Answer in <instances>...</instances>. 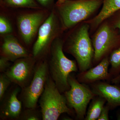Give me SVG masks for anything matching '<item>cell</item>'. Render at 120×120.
Returning <instances> with one entry per match:
<instances>
[{
  "instance_id": "1",
  "label": "cell",
  "mask_w": 120,
  "mask_h": 120,
  "mask_svg": "<svg viewBox=\"0 0 120 120\" xmlns=\"http://www.w3.org/2000/svg\"><path fill=\"white\" fill-rule=\"evenodd\" d=\"M90 28L88 23L82 22L71 29L63 40L64 52L75 58L79 72L93 67L94 49L89 35Z\"/></svg>"
},
{
  "instance_id": "2",
  "label": "cell",
  "mask_w": 120,
  "mask_h": 120,
  "mask_svg": "<svg viewBox=\"0 0 120 120\" xmlns=\"http://www.w3.org/2000/svg\"><path fill=\"white\" fill-rule=\"evenodd\" d=\"M102 4V0H64L56 2L54 8L64 31L87 20Z\"/></svg>"
},
{
  "instance_id": "3",
  "label": "cell",
  "mask_w": 120,
  "mask_h": 120,
  "mask_svg": "<svg viewBox=\"0 0 120 120\" xmlns=\"http://www.w3.org/2000/svg\"><path fill=\"white\" fill-rule=\"evenodd\" d=\"M63 45V39L60 37L56 38L51 45L47 59L50 76L62 94L70 89L69 75L79 71L75 60H70L65 55Z\"/></svg>"
},
{
  "instance_id": "4",
  "label": "cell",
  "mask_w": 120,
  "mask_h": 120,
  "mask_svg": "<svg viewBox=\"0 0 120 120\" xmlns=\"http://www.w3.org/2000/svg\"><path fill=\"white\" fill-rule=\"evenodd\" d=\"M62 94L49 75L38 101L42 120H57L64 113L75 116V111L69 107Z\"/></svg>"
},
{
  "instance_id": "5",
  "label": "cell",
  "mask_w": 120,
  "mask_h": 120,
  "mask_svg": "<svg viewBox=\"0 0 120 120\" xmlns=\"http://www.w3.org/2000/svg\"><path fill=\"white\" fill-rule=\"evenodd\" d=\"M63 32L60 20L53 8L39 28L33 45V56L37 61L47 57L54 41Z\"/></svg>"
},
{
  "instance_id": "6",
  "label": "cell",
  "mask_w": 120,
  "mask_h": 120,
  "mask_svg": "<svg viewBox=\"0 0 120 120\" xmlns=\"http://www.w3.org/2000/svg\"><path fill=\"white\" fill-rule=\"evenodd\" d=\"M91 39L94 49L93 67L120 46V31L110 22L105 21L99 26Z\"/></svg>"
},
{
  "instance_id": "7",
  "label": "cell",
  "mask_w": 120,
  "mask_h": 120,
  "mask_svg": "<svg viewBox=\"0 0 120 120\" xmlns=\"http://www.w3.org/2000/svg\"><path fill=\"white\" fill-rule=\"evenodd\" d=\"M49 75L47 58L37 61L34 76L30 83L21 90L19 98L25 108H35L45 89Z\"/></svg>"
},
{
  "instance_id": "8",
  "label": "cell",
  "mask_w": 120,
  "mask_h": 120,
  "mask_svg": "<svg viewBox=\"0 0 120 120\" xmlns=\"http://www.w3.org/2000/svg\"><path fill=\"white\" fill-rule=\"evenodd\" d=\"M68 80L70 88L64 93L67 104L75 111L76 120H84L88 104L97 95L90 87L79 82L76 77L71 74L69 76Z\"/></svg>"
},
{
  "instance_id": "9",
  "label": "cell",
  "mask_w": 120,
  "mask_h": 120,
  "mask_svg": "<svg viewBox=\"0 0 120 120\" xmlns=\"http://www.w3.org/2000/svg\"><path fill=\"white\" fill-rule=\"evenodd\" d=\"M46 9H40L38 12L25 13L17 18V28L20 37L26 45H30L39 29L49 15Z\"/></svg>"
},
{
  "instance_id": "10",
  "label": "cell",
  "mask_w": 120,
  "mask_h": 120,
  "mask_svg": "<svg viewBox=\"0 0 120 120\" xmlns=\"http://www.w3.org/2000/svg\"><path fill=\"white\" fill-rule=\"evenodd\" d=\"M37 61L33 56L19 58L13 62L4 73L12 83L23 89L31 81Z\"/></svg>"
},
{
  "instance_id": "11",
  "label": "cell",
  "mask_w": 120,
  "mask_h": 120,
  "mask_svg": "<svg viewBox=\"0 0 120 120\" xmlns=\"http://www.w3.org/2000/svg\"><path fill=\"white\" fill-rule=\"evenodd\" d=\"M21 90L15 84L7 91L0 101V120H19L22 111V103L19 98Z\"/></svg>"
},
{
  "instance_id": "12",
  "label": "cell",
  "mask_w": 120,
  "mask_h": 120,
  "mask_svg": "<svg viewBox=\"0 0 120 120\" xmlns=\"http://www.w3.org/2000/svg\"><path fill=\"white\" fill-rule=\"evenodd\" d=\"M109 56L106 57L95 66L79 72L76 77L79 82L86 84L100 81L110 82L112 79L109 72Z\"/></svg>"
},
{
  "instance_id": "13",
  "label": "cell",
  "mask_w": 120,
  "mask_h": 120,
  "mask_svg": "<svg viewBox=\"0 0 120 120\" xmlns=\"http://www.w3.org/2000/svg\"><path fill=\"white\" fill-rule=\"evenodd\" d=\"M89 86L97 96L106 101L111 110L120 106V86L110 84L106 81H100L89 84Z\"/></svg>"
},
{
  "instance_id": "14",
  "label": "cell",
  "mask_w": 120,
  "mask_h": 120,
  "mask_svg": "<svg viewBox=\"0 0 120 120\" xmlns=\"http://www.w3.org/2000/svg\"><path fill=\"white\" fill-rule=\"evenodd\" d=\"M3 41L0 47V56L14 62L16 60L32 56L19 40L12 34L2 36Z\"/></svg>"
},
{
  "instance_id": "15",
  "label": "cell",
  "mask_w": 120,
  "mask_h": 120,
  "mask_svg": "<svg viewBox=\"0 0 120 120\" xmlns=\"http://www.w3.org/2000/svg\"><path fill=\"white\" fill-rule=\"evenodd\" d=\"M102 5L101 11L97 15L91 19L85 21L92 29L97 28L120 10V0H102Z\"/></svg>"
},
{
  "instance_id": "16",
  "label": "cell",
  "mask_w": 120,
  "mask_h": 120,
  "mask_svg": "<svg viewBox=\"0 0 120 120\" xmlns=\"http://www.w3.org/2000/svg\"><path fill=\"white\" fill-rule=\"evenodd\" d=\"M106 102L103 98L95 97L90 104L84 120H98Z\"/></svg>"
},
{
  "instance_id": "17",
  "label": "cell",
  "mask_w": 120,
  "mask_h": 120,
  "mask_svg": "<svg viewBox=\"0 0 120 120\" xmlns=\"http://www.w3.org/2000/svg\"><path fill=\"white\" fill-rule=\"evenodd\" d=\"M1 7L9 8H27L44 9L39 4L36 0H0Z\"/></svg>"
},
{
  "instance_id": "18",
  "label": "cell",
  "mask_w": 120,
  "mask_h": 120,
  "mask_svg": "<svg viewBox=\"0 0 120 120\" xmlns=\"http://www.w3.org/2000/svg\"><path fill=\"white\" fill-rule=\"evenodd\" d=\"M109 60L111 66L109 72L112 80L120 74V46L110 53Z\"/></svg>"
},
{
  "instance_id": "19",
  "label": "cell",
  "mask_w": 120,
  "mask_h": 120,
  "mask_svg": "<svg viewBox=\"0 0 120 120\" xmlns=\"http://www.w3.org/2000/svg\"><path fill=\"white\" fill-rule=\"evenodd\" d=\"M22 110L19 120H42L41 112H39L35 108H25Z\"/></svg>"
},
{
  "instance_id": "20",
  "label": "cell",
  "mask_w": 120,
  "mask_h": 120,
  "mask_svg": "<svg viewBox=\"0 0 120 120\" xmlns=\"http://www.w3.org/2000/svg\"><path fill=\"white\" fill-rule=\"evenodd\" d=\"M13 29L8 19L4 15L0 16V34L1 36L12 34Z\"/></svg>"
},
{
  "instance_id": "21",
  "label": "cell",
  "mask_w": 120,
  "mask_h": 120,
  "mask_svg": "<svg viewBox=\"0 0 120 120\" xmlns=\"http://www.w3.org/2000/svg\"><path fill=\"white\" fill-rule=\"evenodd\" d=\"M12 83L11 80L9 79L4 73H1L0 75V101L4 97L9 87Z\"/></svg>"
},
{
  "instance_id": "22",
  "label": "cell",
  "mask_w": 120,
  "mask_h": 120,
  "mask_svg": "<svg viewBox=\"0 0 120 120\" xmlns=\"http://www.w3.org/2000/svg\"><path fill=\"white\" fill-rule=\"evenodd\" d=\"M39 4L43 9L52 10L54 8L55 0H36Z\"/></svg>"
},
{
  "instance_id": "23",
  "label": "cell",
  "mask_w": 120,
  "mask_h": 120,
  "mask_svg": "<svg viewBox=\"0 0 120 120\" xmlns=\"http://www.w3.org/2000/svg\"><path fill=\"white\" fill-rule=\"evenodd\" d=\"M110 17L112 18H111L110 22L113 27L118 29L120 31V10L114 13Z\"/></svg>"
},
{
  "instance_id": "24",
  "label": "cell",
  "mask_w": 120,
  "mask_h": 120,
  "mask_svg": "<svg viewBox=\"0 0 120 120\" xmlns=\"http://www.w3.org/2000/svg\"><path fill=\"white\" fill-rule=\"evenodd\" d=\"M11 61L8 60L0 56V72L1 73H4L11 66Z\"/></svg>"
},
{
  "instance_id": "25",
  "label": "cell",
  "mask_w": 120,
  "mask_h": 120,
  "mask_svg": "<svg viewBox=\"0 0 120 120\" xmlns=\"http://www.w3.org/2000/svg\"><path fill=\"white\" fill-rule=\"evenodd\" d=\"M110 110L109 106L107 104L104 106L98 120H109V112Z\"/></svg>"
},
{
  "instance_id": "26",
  "label": "cell",
  "mask_w": 120,
  "mask_h": 120,
  "mask_svg": "<svg viewBox=\"0 0 120 120\" xmlns=\"http://www.w3.org/2000/svg\"><path fill=\"white\" fill-rule=\"evenodd\" d=\"M111 82L112 83L118 84L120 86V74L116 77L113 79L111 80Z\"/></svg>"
},
{
  "instance_id": "27",
  "label": "cell",
  "mask_w": 120,
  "mask_h": 120,
  "mask_svg": "<svg viewBox=\"0 0 120 120\" xmlns=\"http://www.w3.org/2000/svg\"><path fill=\"white\" fill-rule=\"evenodd\" d=\"M116 117L117 120H120V110H118L116 113Z\"/></svg>"
},
{
  "instance_id": "28",
  "label": "cell",
  "mask_w": 120,
  "mask_h": 120,
  "mask_svg": "<svg viewBox=\"0 0 120 120\" xmlns=\"http://www.w3.org/2000/svg\"><path fill=\"white\" fill-rule=\"evenodd\" d=\"M72 118H71V117H68L66 116L62 118V120H73V119H72Z\"/></svg>"
},
{
  "instance_id": "29",
  "label": "cell",
  "mask_w": 120,
  "mask_h": 120,
  "mask_svg": "<svg viewBox=\"0 0 120 120\" xmlns=\"http://www.w3.org/2000/svg\"><path fill=\"white\" fill-rule=\"evenodd\" d=\"M64 0H57V1L56 2H61V1H63Z\"/></svg>"
}]
</instances>
